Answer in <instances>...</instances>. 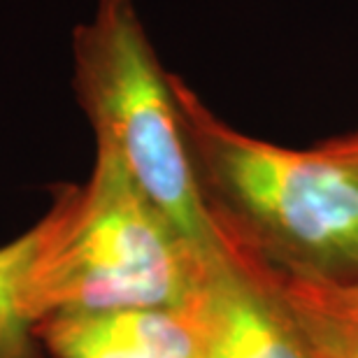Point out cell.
<instances>
[{
    "mask_svg": "<svg viewBox=\"0 0 358 358\" xmlns=\"http://www.w3.org/2000/svg\"><path fill=\"white\" fill-rule=\"evenodd\" d=\"M35 335L56 358H203L189 317L163 307L59 314Z\"/></svg>",
    "mask_w": 358,
    "mask_h": 358,
    "instance_id": "5",
    "label": "cell"
},
{
    "mask_svg": "<svg viewBox=\"0 0 358 358\" xmlns=\"http://www.w3.org/2000/svg\"><path fill=\"white\" fill-rule=\"evenodd\" d=\"M49 233V217L0 245V358H40L35 324L26 312V284Z\"/></svg>",
    "mask_w": 358,
    "mask_h": 358,
    "instance_id": "7",
    "label": "cell"
},
{
    "mask_svg": "<svg viewBox=\"0 0 358 358\" xmlns=\"http://www.w3.org/2000/svg\"><path fill=\"white\" fill-rule=\"evenodd\" d=\"M45 214L49 233L26 284L33 324L128 307L182 310L212 263L100 147L87 182L56 186Z\"/></svg>",
    "mask_w": 358,
    "mask_h": 358,
    "instance_id": "2",
    "label": "cell"
},
{
    "mask_svg": "<svg viewBox=\"0 0 358 358\" xmlns=\"http://www.w3.org/2000/svg\"><path fill=\"white\" fill-rule=\"evenodd\" d=\"M179 121L221 242L275 268L358 279V168L279 147L217 117L170 73Z\"/></svg>",
    "mask_w": 358,
    "mask_h": 358,
    "instance_id": "1",
    "label": "cell"
},
{
    "mask_svg": "<svg viewBox=\"0 0 358 358\" xmlns=\"http://www.w3.org/2000/svg\"><path fill=\"white\" fill-rule=\"evenodd\" d=\"M182 312L203 358H310L279 300L228 249L205 266Z\"/></svg>",
    "mask_w": 358,
    "mask_h": 358,
    "instance_id": "4",
    "label": "cell"
},
{
    "mask_svg": "<svg viewBox=\"0 0 358 358\" xmlns=\"http://www.w3.org/2000/svg\"><path fill=\"white\" fill-rule=\"evenodd\" d=\"M73 89L96 135L135 186L205 261L224 256L163 70L135 0H96L73 31Z\"/></svg>",
    "mask_w": 358,
    "mask_h": 358,
    "instance_id": "3",
    "label": "cell"
},
{
    "mask_svg": "<svg viewBox=\"0 0 358 358\" xmlns=\"http://www.w3.org/2000/svg\"><path fill=\"white\" fill-rule=\"evenodd\" d=\"M226 249L272 291L310 358H358V279L298 275L238 247Z\"/></svg>",
    "mask_w": 358,
    "mask_h": 358,
    "instance_id": "6",
    "label": "cell"
},
{
    "mask_svg": "<svg viewBox=\"0 0 358 358\" xmlns=\"http://www.w3.org/2000/svg\"><path fill=\"white\" fill-rule=\"evenodd\" d=\"M317 149L335 161H342V163H347V166L358 168V128L347 135H340V138H331V140L321 142V145H317Z\"/></svg>",
    "mask_w": 358,
    "mask_h": 358,
    "instance_id": "8",
    "label": "cell"
}]
</instances>
